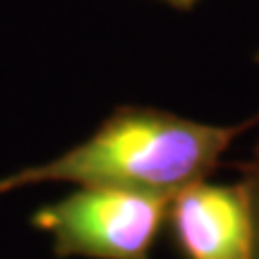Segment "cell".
<instances>
[{"mask_svg":"<svg viewBox=\"0 0 259 259\" xmlns=\"http://www.w3.org/2000/svg\"><path fill=\"white\" fill-rule=\"evenodd\" d=\"M254 125H259V115L221 127L161 108L120 106L82 144L48 163L0 178V192L38 183H77L170 197L206 180L233 139Z\"/></svg>","mask_w":259,"mask_h":259,"instance_id":"cell-1","label":"cell"},{"mask_svg":"<svg viewBox=\"0 0 259 259\" xmlns=\"http://www.w3.org/2000/svg\"><path fill=\"white\" fill-rule=\"evenodd\" d=\"M168 199L125 187L82 185L38 206L31 223L53 238L60 259H151L166 228Z\"/></svg>","mask_w":259,"mask_h":259,"instance_id":"cell-2","label":"cell"},{"mask_svg":"<svg viewBox=\"0 0 259 259\" xmlns=\"http://www.w3.org/2000/svg\"><path fill=\"white\" fill-rule=\"evenodd\" d=\"M166 228L183 259H252V206L242 183L199 180L178 190Z\"/></svg>","mask_w":259,"mask_h":259,"instance_id":"cell-3","label":"cell"},{"mask_svg":"<svg viewBox=\"0 0 259 259\" xmlns=\"http://www.w3.org/2000/svg\"><path fill=\"white\" fill-rule=\"evenodd\" d=\"M240 170V183L250 194L252 206V228H254V245H252V259H259V142L254 144V151L247 161L233 163Z\"/></svg>","mask_w":259,"mask_h":259,"instance_id":"cell-4","label":"cell"},{"mask_svg":"<svg viewBox=\"0 0 259 259\" xmlns=\"http://www.w3.org/2000/svg\"><path fill=\"white\" fill-rule=\"evenodd\" d=\"M163 3L173 5V8H178V10H192L199 0H163Z\"/></svg>","mask_w":259,"mask_h":259,"instance_id":"cell-5","label":"cell"}]
</instances>
